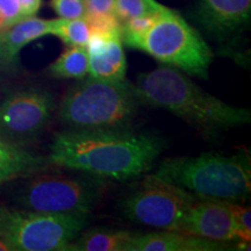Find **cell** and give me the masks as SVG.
I'll return each mask as SVG.
<instances>
[{
	"mask_svg": "<svg viewBox=\"0 0 251 251\" xmlns=\"http://www.w3.org/2000/svg\"><path fill=\"white\" fill-rule=\"evenodd\" d=\"M135 49L188 76L207 79L213 52L199 31L176 11L166 7Z\"/></svg>",
	"mask_w": 251,
	"mask_h": 251,
	"instance_id": "obj_5",
	"label": "cell"
},
{
	"mask_svg": "<svg viewBox=\"0 0 251 251\" xmlns=\"http://www.w3.org/2000/svg\"><path fill=\"white\" fill-rule=\"evenodd\" d=\"M234 212L235 225H236L237 238L243 242H250L251 240V211L249 207H243L240 203H231Z\"/></svg>",
	"mask_w": 251,
	"mask_h": 251,
	"instance_id": "obj_21",
	"label": "cell"
},
{
	"mask_svg": "<svg viewBox=\"0 0 251 251\" xmlns=\"http://www.w3.org/2000/svg\"><path fill=\"white\" fill-rule=\"evenodd\" d=\"M0 13L6 19L7 28L25 19L21 13L19 0H0Z\"/></svg>",
	"mask_w": 251,
	"mask_h": 251,
	"instance_id": "obj_22",
	"label": "cell"
},
{
	"mask_svg": "<svg viewBox=\"0 0 251 251\" xmlns=\"http://www.w3.org/2000/svg\"><path fill=\"white\" fill-rule=\"evenodd\" d=\"M198 15L207 31L227 41L249 25L251 0H198Z\"/></svg>",
	"mask_w": 251,
	"mask_h": 251,
	"instance_id": "obj_12",
	"label": "cell"
},
{
	"mask_svg": "<svg viewBox=\"0 0 251 251\" xmlns=\"http://www.w3.org/2000/svg\"><path fill=\"white\" fill-rule=\"evenodd\" d=\"M134 90L140 102L165 109L202 133H219L251 120L249 109L222 101L171 67L141 74Z\"/></svg>",
	"mask_w": 251,
	"mask_h": 251,
	"instance_id": "obj_2",
	"label": "cell"
},
{
	"mask_svg": "<svg viewBox=\"0 0 251 251\" xmlns=\"http://www.w3.org/2000/svg\"><path fill=\"white\" fill-rule=\"evenodd\" d=\"M139 103L128 81L85 77L65 93L58 117L70 129L119 130L133 120Z\"/></svg>",
	"mask_w": 251,
	"mask_h": 251,
	"instance_id": "obj_4",
	"label": "cell"
},
{
	"mask_svg": "<svg viewBox=\"0 0 251 251\" xmlns=\"http://www.w3.org/2000/svg\"><path fill=\"white\" fill-rule=\"evenodd\" d=\"M197 197L183 188L148 175L124 200L127 218L158 230L177 231L185 213Z\"/></svg>",
	"mask_w": 251,
	"mask_h": 251,
	"instance_id": "obj_7",
	"label": "cell"
},
{
	"mask_svg": "<svg viewBox=\"0 0 251 251\" xmlns=\"http://www.w3.org/2000/svg\"><path fill=\"white\" fill-rule=\"evenodd\" d=\"M122 42V30L112 33L91 31L85 47L90 77L107 81L125 80L127 61Z\"/></svg>",
	"mask_w": 251,
	"mask_h": 251,
	"instance_id": "obj_11",
	"label": "cell"
},
{
	"mask_svg": "<svg viewBox=\"0 0 251 251\" xmlns=\"http://www.w3.org/2000/svg\"><path fill=\"white\" fill-rule=\"evenodd\" d=\"M133 233L111 229H92L78 235L65 251H125Z\"/></svg>",
	"mask_w": 251,
	"mask_h": 251,
	"instance_id": "obj_16",
	"label": "cell"
},
{
	"mask_svg": "<svg viewBox=\"0 0 251 251\" xmlns=\"http://www.w3.org/2000/svg\"><path fill=\"white\" fill-rule=\"evenodd\" d=\"M0 63L4 62V56H2V46H1V34H0Z\"/></svg>",
	"mask_w": 251,
	"mask_h": 251,
	"instance_id": "obj_27",
	"label": "cell"
},
{
	"mask_svg": "<svg viewBox=\"0 0 251 251\" xmlns=\"http://www.w3.org/2000/svg\"><path fill=\"white\" fill-rule=\"evenodd\" d=\"M50 6L63 19H77L85 15L84 0H51Z\"/></svg>",
	"mask_w": 251,
	"mask_h": 251,
	"instance_id": "obj_20",
	"label": "cell"
},
{
	"mask_svg": "<svg viewBox=\"0 0 251 251\" xmlns=\"http://www.w3.org/2000/svg\"><path fill=\"white\" fill-rule=\"evenodd\" d=\"M165 8L156 0H115L114 15L121 25L131 18L140 15L158 13Z\"/></svg>",
	"mask_w": 251,
	"mask_h": 251,
	"instance_id": "obj_19",
	"label": "cell"
},
{
	"mask_svg": "<svg viewBox=\"0 0 251 251\" xmlns=\"http://www.w3.org/2000/svg\"><path fill=\"white\" fill-rule=\"evenodd\" d=\"M52 20L28 17L1 31L2 56L5 64H14L25 46L51 34Z\"/></svg>",
	"mask_w": 251,
	"mask_h": 251,
	"instance_id": "obj_14",
	"label": "cell"
},
{
	"mask_svg": "<svg viewBox=\"0 0 251 251\" xmlns=\"http://www.w3.org/2000/svg\"><path fill=\"white\" fill-rule=\"evenodd\" d=\"M163 148V141L150 134L69 129L55 135L47 159L49 164L124 181L149 171Z\"/></svg>",
	"mask_w": 251,
	"mask_h": 251,
	"instance_id": "obj_1",
	"label": "cell"
},
{
	"mask_svg": "<svg viewBox=\"0 0 251 251\" xmlns=\"http://www.w3.org/2000/svg\"><path fill=\"white\" fill-rule=\"evenodd\" d=\"M153 175L202 199L238 203L251 191V164L247 152L170 157Z\"/></svg>",
	"mask_w": 251,
	"mask_h": 251,
	"instance_id": "obj_3",
	"label": "cell"
},
{
	"mask_svg": "<svg viewBox=\"0 0 251 251\" xmlns=\"http://www.w3.org/2000/svg\"><path fill=\"white\" fill-rule=\"evenodd\" d=\"M49 165L45 157L35 156L23 147L0 141V183L27 178Z\"/></svg>",
	"mask_w": 251,
	"mask_h": 251,
	"instance_id": "obj_15",
	"label": "cell"
},
{
	"mask_svg": "<svg viewBox=\"0 0 251 251\" xmlns=\"http://www.w3.org/2000/svg\"><path fill=\"white\" fill-rule=\"evenodd\" d=\"M89 214H57L0 206V236L13 251H65Z\"/></svg>",
	"mask_w": 251,
	"mask_h": 251,
	"instance_id": "obj_6",
	"label": "cell"
},
{
	"mask_svg": "<svg viewBox=\"0 0 251 251\" xmlns=\"http://www.w3.org/2000/svg\"><path fill=\"white\" fill-rule=\"evenodd\" d=\"M50 74L65 79H83L89 75V56L85 47H69L50 65Z\"/></svg>",
	"mask_w": 251,
	"mask_h": 251,
	"instance_id": "obj_17",
	"label": "cell"
},
{
	"mask_svg": "<svg viewBox=\"0 0 251 251\" xmlns=\"http://www.w3.org/2000/svg\"><path fill=\"white\" fill-rule=\"evenodd\" d=\"M18 202L28 211L57 214H89L96 192L77 178L62 174H42L25 185Z\"/></svg>",
	"mask_w": 251,
	"mask_h": 251,
	"instance_id": "obj_8",
	"label": "cell"
},
{
	"mask_svg": "<svg viewBox=\"0 0 251 251\" xmlns=\"http://www.w3.org/2000/svg\"><path fill=\"white\" fill-rule=\"evenodd\" d=\"M55 108L49 91L29 87L11 93L0 105V141L27 146L45 129Z\"/></svg>",
	"mask_w": 251,
	"mask_h": 251,
	"instance_id": "obj_9",
	"label": "cell"
},
{
	"mask_svg": "<svg viewBox=\"0 0 251 251\" xmlns=\"http://www.w3.org/2000/svg\"><path fill=\"white\" fill-rule=\"evenodd\" d=\"M0 251H13V249H12V247L9 246L7 241L1 236H0Z\"/></svg>",
	"mask_w": 251,
	"mask_h": 251,
	"instance_id": "obj_25",
	"label": "cell"
},
{
	"mask_svg": "<svg viewBox=\"0 0 251 251\" xmlns=\"http://www.w3.org/2000/svg\"><path fill=\"white\" fill-rule=\"evenodd\" d=\"M115 0H84L86 14H114Z\"/></svg>",
	"mask_w": 251,
	"mask_h": 251,
	"instance_id": "obj_23",
	"label": "cell"
},
{
	"mask_svg": "<svg viewBox=\"0 0 251 251\" xmlns=\"http://www.w3.org/2000/svg\"><path fill=\"white\" fill-rule=\"evenodd\" d=\"M19 5L24 18L34 17L40 9L41 0H19Z\"/></svg>",
	"mask_w": 251,
	"mask_h": 251,
	"instance_id": "obj_24",
	"label": "cell"
},
{
	"mask_svg": "<svg viewBox=\"0 0 251 251\" xmlns=\"http://www.w3.org/2000/svg\"><path fill=\"white\" fill-rule=\"evenodd\" d=\"M231 203L196 198L177 231L218 242L238 240Z\"/></svg>",
	"mask_w": 251,
	"mask_h": 251,
	"instance_id": "obj_10",
	"label": "cell"
},
{
	"mask_svg": "<svg viewBox=\"0 0 251 251\" xmlns=\"http://www.w3.org/2000/svg\"><path fill=\"white\" fill-rule=\"evenodd\" d=\"M7 29V24H6V19L4 18V15L0 13V33Z\"/></svg>",
	"mask_w": 251,
	"mask_h": 251,
	"instance_id": "obj_26",
	"label": "cell"
},
{
	"mask_svg": "<svg viewBox=\"0 0 251 251\" xmlns=\"http://www.w3.org/2000/svg\"><path fill=\"white\" fill-rule=\"evenodd\" d=\"M230 249L228 242L205 240L179 231L134 234L125 251H218Z\"/></svg>",
	"mask_w": 251,
	"mask_h": 251,
	"instance_id": "obj_13",
	"label": "cell"
},
{
	"mask_svg": "<svg viewBox=\"0 0 251 251\" xmlns=\"http://www.w3.org/2000/svg\"><path fill=\"white\" fill-rule=\"evenodd\" d=\"M51 35L57 36L68 47H86L91 29L85 18L52 19Z\"/></svg>",
	"mask_w": 251,
	"mask_h": 251,
	"instance_id": "obj_18",
	"label": "cell"
}]
</instances>
